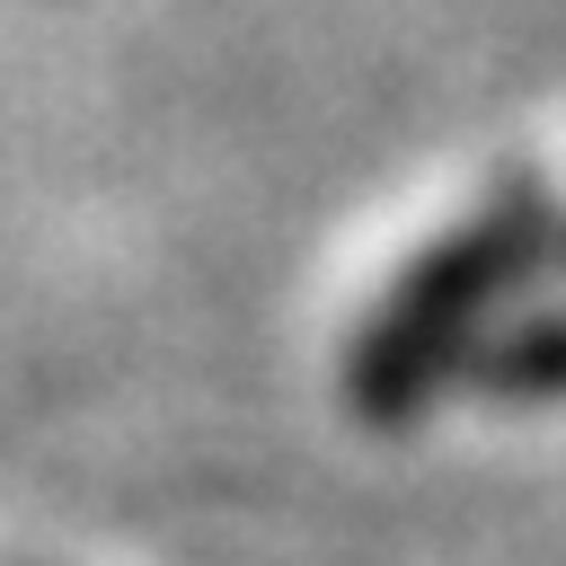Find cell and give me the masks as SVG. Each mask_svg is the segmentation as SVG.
<instances>
[{"label": "cell", "mask_w": 566, "mask_h": 566, "mask_svg": "<svg viewBox=\"0 0 566 566\" xmlns=\"http://www.w3.org/2000/svg\"><path fill=\"white\" fill-rule=\"evenodd\" d=\"M539 230H548L539 195H504V203H486L460 239H442V248L416 265V283L398 292V310H389V327L371 336V354H363L371 398L407 389V380L469 327V310H486V292H495L504 274H522V256L539 248Z\"/></svg>", "instance_id": "cell-1"}]
</instances>
